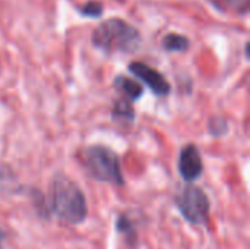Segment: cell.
<instances>
[{
  "instance_id": "cell-12",
  "label": "cell",
  "mask_w": 250,
  "mask_h": 249,
  "mask_svg": "<svg viewBox=\"0 0 250 249\" xmlns=\"http://www.w3.org/2000/svg\"><path fill=\"white\" fill-rule=\"evenodd\" d=\"M1 241H3V232L0 230V249H1Z\"/></svg>"
},
{
  "instance_id": "cell-8",
  "label": "cell",
  "mask_w": 250,
  "mask_h": 249,
  "mask_svg": "<svg viewBox=\"0 0 250 249\" xmlns=\"http://www.w3.org/2000/svg\"><path fill=\"white\" fill-rule=\"evenodd\" d=\"M190 45V41L180 34L170 32L163 38V48L167 51H185Z\"/></svg>"
},
{
  "instance_id": "cell-9",
  "label": "cell",
  "mask_w": 250,
  "mask_h": 249,
  "mask_svg": "<svg viewBox=\"0 0 250 249\" xmlns=\"http://www.w3.org/2000/svg\"><path fill=\"white\" fill-rule=\"evenodd\" d=\"M113 119L114 120H126V122H132L135 119V110L130 104V100L120 98L113 109Z\"/></svg>"
},
{
  "instance_id": "cell-11",
  "label": "cell",
  "mask_w": 250,
  "mask_h": 249,
  "mask_svg": "<svg viewBox=\"0 0 250 249\" xmlns=\"http://www.w3.org/2000/svg\"><path fill=\"white\" fill-rule=\"evenodd\" d=\"M226 4V9H231L237 13H246L249 10L250 0H223Z\"/></svg>"
},
{
  "instance_id": "cell-2",
  "label": "cell",
  "mask_w": 250,
  "mask_h": 249,
  "mask_svg": "<svg viewBox=\"0 0 250 249\" xmlns=\"http://www.w3.org/2000/svg\"><path fill=\"white\" fill-rule=\"evenodd\" d=\"M92 43L107 53H132L142 43L141 32L123 19L111 18L98 25L92 32Z\"/></svg>"
},
{
  "instance_id": "cell-5",
  "label": "cell",
  "mask_w": 250,
  "mask_h": 249,
  "mask_svg": "<svg viewBox=\"0 0 250 249\" xmlns=\"http://www.w3.org/2000/svg\"><path fill=\"white\" fill-rule=\"evenodd\" d=\"M130 73H133L138 79H141L155 95L164 97L170 92V84L168 81L155 69L151 66L142 63V62H133L129 65Z\"/></svg>"
},
{
  "instance_id": "cell-1",
  "label": "cell",
  "mask_w": 250,
  "mask_h": 249,
  "mask_svg": "<svg viewBox=\"0 0 250 249\" xmlns=\"http://www.w3.org/2000/svg\"><path fill=\"white\" fill-rule=\"evenodd\" d=\"M51 210L69 225H79L86 217L88 208L82 189L64 175H56L53 179Z\"/></svg>"
},
{
  "instance_id": "cell-7",
  "label": "cell",
  "mask_w": 250,
  "mask_h": 249,
  "mask_svg": "<svg viewBox=\"0 0 250 249\" xmlns=\"http://www.w3.org/2000/svg\"><path fill=\"white\" fill-rule=\"evenodd\" d=\"M114 87H116V90H119L130 101L139 100L142 97V94H144V87L141 84H138L136 81H133V79H130L127 76H123V75L116 76Z\"/></svg>"
},
{
  "instance_id": "cell-3",
  "label": "cell",
  "mask_w": 250,
  "mask_h": 249,
  "mask_svg": "<svg viewBox=\"0 0 250 249\" xmlns=\"http://www.w3.org/2000/svg\"><path fill=\"white\" fill-rule=\"evenodd\" d=\"M83 163L88 173L100 181L123 185V175L117 154L104 145H91L83 151Z\"/></svg>"
},
{
  "instance_id": "cell-6",
  "label": "cell",
  "mask_w": 250,
  "mask_h": 249,
  "mask_svg": "<svg viewBox=\"0 0 250 249\" xmlns=\"http://www.w3.org/2000/svg\"><path fill=\"white\" fill-rule=\"evenodd\" d=\"M202 170H204V164L199 150L193 144L186 145L179 156V172L182 178L186 182H193L202 175Z\"/></svg>"
},
{
  "instance_id": "cell-4",
  "label": "cell",
  "mask_w": 250,
  "mask_h": 249,
  "mask_svg": "<svg viewBox=\"0 0 250 249\" xmlns=\"http://www.w3.org/2000/svg\"><path fill=\"white\" fill-rule=\"evenodd\" d=\"M177 205L180 213L189 223L196 226H202L207 223L209 214V201L207 194L201 188L195 185L186 186L177 198Z\"/></svg>"
},
{
  "instance_id": "cell-10",
  "label": "cell",
  "mask_w": 250,
  "mask_h": 249,
  "mask_svg": "<svg viewBox=\"0 0 250 249\" xmlns=\"http://www.w3.org/2000/svg\"><path fill=\"white\" fill-rule=\"evenodd\" d=\"M103 4L100 1L91 0L88 3H85L82 7H79V12L82 16H88V18H98L103 13Z\"/></svg>"
}]
</instances>
